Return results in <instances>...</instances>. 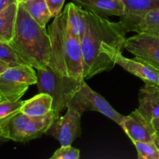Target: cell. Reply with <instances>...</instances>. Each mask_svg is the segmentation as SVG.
<instances>
[{
    "label": "cell",
    "instance_id": "f1b7e54d",
    "mask_svg": "<svg viewBox=\"0 0 159 159\" xmlns=\"http://www.w3.org/2000/svg\"><path fill=\"white\" fill-rule=\"evenodd\" d=\"M1 101H3V100H2V99L1 96H0V102H1Z\"/></svg>",
    "mask_w": 159,
    "mask_h": 159
},
{
    "label": "cell",
    "instance_id": "5bb4252c",
    "mask_svg": "<svg viewBox=\"0 0 159 159\" xmlns=\"http://www.w3.org/2000/svg\"><path fill=\"white\" fill-rule=\"evenodd\" d=\"M75 4L82 6L89 12L99 16H122L124 6L122 0H73Z\"/></svg>",
    "mask_w": 159,
    "mask_h": 159
},
{
    "label": "cell",
    "instance_id": "ffe728a7",
    "mask_svg": "<svg viewBox=\"0 0 159 159\" xmlns=\"http://www.w3.org/2000/svg\"><path fill=\"white\" fill-rule=\"evenodd\" d=\"M134 32L144 33L159 37V9L148 12Z\"/></svg>",
    "mask_w": 159,
    "mask_h": 159
},
{
    "label": "cell",
    "instance_id": "484cf974",
    "mask_svg": "<svg viewBox=\"0 0 159 159\" xmlns=\"http://www.w3.org/2000/svg\"><path fill=\"white\" fill-rule=\"evenodd\" d=\"M152 124H153L154 127L155 129V131H156L157 136H158V139H159V117L155 118L152 120Z\"/></svg>",
    "mask_w": 159,
    "mask_h": 159
},
{
    "label": "cell",
    "instance_id": "52a82bcc",
    "mask_svg": "<svg viewBox=\"0 0 159 159\" xmlns=\"http://www.w3.org/2000/svg\"><path fill=\"white\" fill-rule=\"evenodd\" d=\"M68 107L75 109L81 113L89 110L99 112L120 126L124 118V115L114 110L105 98L92 89L85 82L80 85L73 95L68 102Z\"/></svg>",
    "mask_w": 159,
    "mask_h": 159
},
{
    "label": "cell",
    "instance_id": "7c38bea8",
    "mask_svg": "<svg viewBox=\"0 0 159 159\" xmlns=\"http://www.w3.org/2000/svg\"><path fill=\"white\" fill-rule=\"evenodd\" d=\"M116 65L122 67L130 74L137 76L145 83L155 84L159 86V71L138 57L127 58L120 53L116 59Z\"/></svg>",
    "mask_w": 159,
    "mask_h": 159
},
{
    "label": "cell",
    "instance_id": "8992f818",
    "mask_svg": "<svg viewBox=\"0 0 159 159\" xmlns=\"http://www.w3.org/2000/svg\"><path fill=\"white\" fill-rule=\"evenodd\" d=\"M37 82L34 67L25 64L9 67L0 74V96L2 100L18 101Z\"/></svg>",
    "mask_w": 159,
    "mask_h": 159
},
{
    "label": "cell",
    "instance_id": "3957f363",
    "mask_svg": "<svg viewBox=\"0 0 159 159\" xmlns=\"http://www.w3.org/2000/svg\"><path fill=\"white\" fill-rule=\"evenodd\" d=\"M9 43L26 65L36 69L49 65L51 41L48 30L34 21L19 3L13 37Z\"/></svg>",
    "mask_w": 159,
    "mask_h": 159
},
{
    "label": "cell",
    "instance_id": "83f0119b",
    "mask_svg": "<svg viewBox=\"0 0 159 159\" xmlns=\"http://www.w3.org/2000/svg\"><path fill=\"white\" fill-rule=\"evenodd\" d=\"M16 1L18 3H20V2H23L24 1H26V0H16Z\"/></svg>",
    "mask_w": 159,
    "mask_h": 159
},
{
    "label": "cell",
    "instance_id": "d6986e66",
    "mask_svg": "<svg viewBox=\"0 0 159 159\" xmlns=\"http://www.w3.org/2000/svg\"><path fill=\"white\" fill-rule=\"evenodd\" d=\"M23 101L18 100L15 102L3 100L0 102V143L7 141L5 138L6 129L11 118L20 111Z\"/></svg>",
    "mask_w": 159,
    "mask_h": 159
},
{
    "label": "cell",
    "instance_id": "4fadbf2b",
    "mask_svg": "<svg viewBox=\"0 0 159 159\" xmlns=\"http://www.w3.org/2000/svg\"><path fill=\"white\" fill-rule=\"evenodd\" d=\"M138 110L148 120L152 121L159 117V87L155 84L145 83L138 95Z\"/></svg>",
    "mask_w": 159,
    "mask_h": 159
},
{
    "label": "cell",
    "instance_id": "ac0fdd59",
    "mask_svg": "<svg viewBox=\"0 0 159 159\" xmlns=\"http://www.w3.org/2000/svg\"><path fill=\"white\" fill-rule=\"evenodd\" d=\"M19 4L41 26H46L52 17L45 0H26Z\"/></svg>",
    "mask_w": 159,
    "mask_h": 159
},
{
    "label": "cell",
    "instance_id": "9c48e42d",
    "mask_svg": "<svg viewBox=\"0 0 159 159\" xmlns=\"http://www.w3.org/2000/svg\"><path fill=\"white\" fill-rule=\"evenodd\" d=\"M66 113L54 121L47 133L54 137L61 145H71L82 133L81 116L75 109L68 107Z\"/></svg>",
    "mask_w": 159,
    "mask_h": 159
},
{
    "label": "cell",
    "instance_id": "7402d4cb",
    "mask_svg": "<svg viewBox=\"0 0 159 159\" xmlns=\"http://www.w3.org/2000/svg\"><path fill=\"white\" fill-rule=\"evenodd\" d=\"M139 159H159V144L156 143L133 142Z\"/></svg>",
    "mask_w": 159,
    "mask_h": 159
},
{
    "label": "cell",
    "instance_id": "44dd1931",
    "mask_svg": "<svg viewBox=\"0 0 159 159\" xmlns=\"http://www.w3.org/2000/svg\"><path fill=\"white\" fill-rule=\"evenodd\" d=\"M0 61L9 67L17 66L24 64L10 43L7 42L0 41Z\"/></svg>",
    "mask_w": 159,
    "mask_h": 159
},
{
    "label": "cell",
    "instance_id": "30bf717a",
    "mask_svg": "<svg viewBox=\"0 0 159 159\" xmlns=\"http://www.w3.org/2000/svg\"><path fill=\"white\" fill-rule=\"evenodd\" d=\"M120 127L132 142L156 143L159 139L153 124L143 116L138 109L134 110L128 116H124Z\"/></svg>",
    "mask_w": 159,
    "mask_h": 159
},
{
    "label": "cell",
    "instance_id": "e0dca14e",
    "mask_svg": "<svg viewBox=\"0 0 159 159\" xmlns=\"http://www.w3.org/2000/svg\"><path fill=\"white\" fill-rule=\"evenodd\" d=\"M18 3H12L0 12V41L9 43L13 37Z\"/></svg>",
    "mask_w": 159,
    "mask_h": 159
},
{
    "label": "cell",
    "instance_id": "8fae6325",
    "mask_svg": "<svg viewBox=\"0 0 159 159\" xmlns=\"http://www.w3.org/2000/svg\"><path fill=\"white\" fill-rule=\"evenodd\" d=\"M124 6L120 23L127 32H134L144 16L150 11L159 9V0H122Z\"/></svg>",
    "mask_w": 159,
    "mask_h": 159
},
{
    "label": "cell",
    "instance_id": "2e32d148",
    "mask_svg": "<svg viewBox=\"0 0 159 159\" xmlns=\"http://www.w3.org/2000/svg\"><path fill=\"white\" fill-rule=\"evenodd\" d=\"M67 20L71 32L80 38L86 27L87 11L74 2L67 5Z\"/></svg>",
    "mask_w": 159,
    "mask_h": 159
},
{
    "label": "cell",
    "instance_id": "6da1fadb",
    "mask_svg": "<svg viewBox=\"0 0 159 159\" xmlns=\"http://www.w3.org/2000/svg\"><path fill=\"white\" fill-rule=\"evenodd\" d=\"M86 19V27L80 37L85 80L113 69L116 57L124 49L127 33L120 21H110L89 11Z\"/></svg>",
    "mask_w": 159,
    "mask_h": 159
},
{
    "label": "cell",
    "instance_id": "5b68a950",
    "mask_svg": "<svg viewBox=\"0 0 159 159\" xmlns=\"http://www.w3.org/2000/svg\"><path fill=\"white\" fill-rule=\"evenodd\" d=\"M58 116L51 110L43 116H30L19 111L9 121L5 138L7 141L27 142L47 133Z\"/></svg>",
    "mask_w": 159,
    "mask_h": 159
},
{
    "label": "cell",
    "instance_id": "7a4b0ae2",
    "mask_svg": "<svg viewBox=\"0 0 159 159\" xmlns=\"http://www.w3.org/2000/svg\"><path fill=\"white\" fill-rule=\"evenodd\" d=\"M48 32L51 41L48 65L62 75L84 79L80 38L75 35L68 26L66 7L54 19Z\"/></svg>",
    "mask_w": 159,
    "mask_h": 159
},
{
    "label": "cell",
    "instance_id": "cb8c5ba5",
    "mask_svg": "<svg viewBox=\"0 0 159 159\" xmlns=\"http://www.w3.org/2000/svg\"><path fill=\"white\" fill-rule=\"evenodd\" d=\"M45 1L53 18L57 17L62 12V7L65 0H45Z\"/></svg>",
    "mask_w": 159,
    "mask_h": 159
},
{
    "label": "cell",
    "instance_id": "ba28073f",
    "mask_svg": "<svg viewBox=\"0 0 159 159\" xmlns=\"http://www.w3.org/2000/svg\"><path fill=\"white\" fill-rule=\"evenodd\" d=\"M124 49L159 71V37L139 33L126 38Z\"/></svg>",
    "mask_w": 159,
    "mask_h": 159
},
{
    "label": "cell",
    "instance_id": "9a60e30c",
    "mask_svg": "<svg viewBox=\"0 0 159 159\" xmlns=\"http://www.w3.org/2000/svg\"><path fill=\"white\" fill-rule=\"evenodd\" d=\"M53 99L47 93H40L31 99L23 101L20 111L30 116H39L47 114L52 110Z\"/></svg>",
    "mask_w": 159,
    "mask_h": 159
},
{
    "label": "cell",
    "instance_id": "d4e9b609",
    "mask_svg": "<svg viewBox=\"0 0 159 159\" xmlns=\"http://www.w3.org/2000/svg\"><path fill=\"white\" fill-rule=\"evenodd\" d=\"M12 3H18L16 0H0V12Z\"/></svg>",
    "mask_w": 159,
    "mask_h": 159
},
{
    "label": "cell",
    "instance_id": "603a6c76",
    "mask_svg": "<svg viewBox=\"0 0 159 159\" xmlns=\"http://www.w3.org/2000/svg\"><path fill=\"white\" fill-rule=\"evenodd\" d=\"M80 152L79 149L71 147V145H61L60 148L55 151L51 159H79Z\"/></svg>",
    "mask_w": 159,
    "mask_h": 159
},
{
    "label": "cell",
    "instance_id": "4316f807",
    "mask_svg": "<svg viewBox=\"0 0 159 159\" xmlns=\"http://www.w3.org/2000/svg\"><path fill=\"white\" fill-rule=\"evenodd\" d=\"M9 65H7L6 64H5L4 62H2L0 61V74H1L2 71H4L6 68H9Z\"/></svg>",
    "mask_w": 159,
    "mask_h": 159
},
{
    "label": "cell",
    "instance_id": "277c9868",
    "mask_svg": "<svg viewBox=\"0 0 159 159\" xmlns=\"http://www.w3.org/2000/svg\"><path fill=\"white\" fill-rule=\"evenodd\" d=\"M37 71L39 93H47L52 97V110L59 117L60 113L68 107L73 95L85 80L58 74L49 65L46 68H37Z\"/></svg>",
    "mask_w": 159,
    "mask_h": 159
},
{
    "label": "cell",
    "instance_id": "f546056e",
    "mask_svg": "<svg viewBox=\"0 0 159 159\" xmlns=\"http://www.w3.org/2000/svg\"><path fill=\"white\" fill-rule=\"evenodd\" d=\"M158 87H159V86H158Z\"/></svg>",
    "mask_w": 159,
    "mask_h": 159
}]
</instances>
